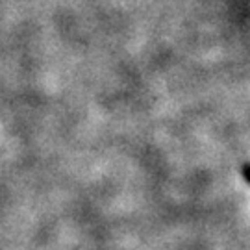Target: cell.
Wrapping results in <instances>:
<instances>
[{
	"mask_svg": "<svg viewBox=\"0 0 250 250\" xmlns=\"http://www.w3.org/2000/svg\"><path fill=\"white\" fill-rule=\"evenodd\" d=\"M249 161H245V163H243V180H245V182H247V184H249L250 182V178H249Z\"/></svg>",
	"mask_w": 250,
	"mask_h": 250,
	"instance_id": "6da1fadb",
	"label": "cell"
}]
</instances>
